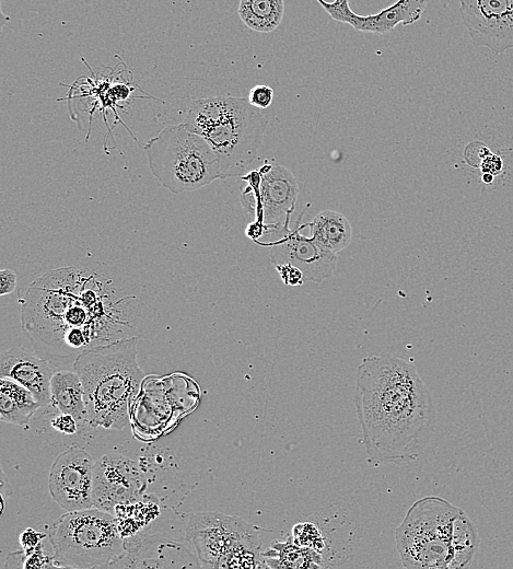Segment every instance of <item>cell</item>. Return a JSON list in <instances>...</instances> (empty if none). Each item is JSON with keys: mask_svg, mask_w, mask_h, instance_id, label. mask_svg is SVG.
<instances>
[{"mask_svg": "<svg viewBox=\"0 0 513 569\" xmlns=\"http://www.w3.org/2000/svg\"><path fill=\"white\" fill-rule=\"evenodd\" d=\"M353 400L370 461H408L422 453L436 413L413 364L390 353L363 358Z\"/></svg>", "mask_w": 513, "mask_h": 569, "instance_id": "6da1fadb", "label": "cell"}, {"mask_svg": "<svg viewBox=\"0 0 513 569\" xmlns=\"http://www.w3.org/2000/svg\"><path fill=\"white\" fill-rule=\"evenodd\" d=\"M45 278L38 279L46 289L45 298L35 293L36 301L27 298L25 302L36 306L23 304L22 309L25 335L36 349L43 346L45 353L65 358L129 337L124 334L129 324L114 318L113 305H106V298L96 297L94 286L98 281L83 290L80 298H73L71 292L67 298V290H62L60 284L59 290L57 287L51 290Z\"/></svg>", "mask_w": 513, "mask_h": 569, "instance_id": "7a4b0ae2", "label": "cell"}, {"mask_svg": "<svg viewBox=\"0 0 513 569\" xmlns=\"http://www.w3.org/2000/svg\"><path fill=\"white\" fill-rule=\"evenodd\" d=\"M138 337H124L79 353V374L91 427L121 430L129 423L130 405L144 378L137 361Z\"/></svg>", "mask_w": 513, "mask_h": 569, "instance_id": "3957f363", "label": "cell"}, {"mask_svg": "<svg viewBox=\"0 0 513 569\" xmlns=\"http://www.w3.org/2000/svg\"><path fill=\"white\" fill-rule=\"evenodd\" d=\"M182 124L209 143L219 161L222 179L245 175L268 127L259 108L247 98L233 96L193 101Z\"/></svg>", "mask_w": 513, "mask_h": 569, "instance_id": "277c9868", "label": "cell"}, {"mask_svg": "<svg viewBox=\"0 0 513 569\" xmlns=\"http://www.w3.org/2000/svg\"><path fill=\"white\" fill-rule=\"evenodd\" d=\"M48 535L57 568H110L126 553L117 518L95 507L62 514Z\"/></svg>", "mask_w": 513, "mask_h": 569, "instance_id": "5b68a950", "label": "cell"}, {"mask_svg": "<svg viewBox=\"0 0 513 569\" xmlns=\"http://www.w3.org/2000/svg\"><path fill=\"white\" fill-rule=\"evenodd\" d=\"M143 150L152 175L173 194L194 191L221 178L209 143L182 123L161 129Z\"/></svg>", "mask_w": 513, "mask_h": 569, "instance_id": "8992f818", "label": "cell"}, {"mask_svg": "<svg viewBox=\"0 0 513 569\" xmlns=\"http://www.w3.org/2000/svg\"><path fill=\"white\" fill-rule=\"evenodd\" d=\"M462 508L438 496L417 500L395 530L396 548L408 569H450L454 522Z\"/></svg>", "mask_w": 513, "mask_h": 569, "instance_id": "52a82bcc", "label": "cell"}, {"mask_svg": "<svg viewBox=\"0 0 513 569\" xmlns=\"http://www.w3.org/2000/svg\"><path fill=\"white\" fill-rule=\"evenodd\" d=\"M259 527L220 512L193 514L185 535L202 568H267Z\"/></svg>", "mask_w": 513, "mask_h": 569, "instance_id": "ba28073f", "label": "cell"}, {"mask_svg": "<svg viewBox=\"0 0 513 569\" xmlns=\"http://www.w3.org/2000/svg\"><path fill=\"white\" fill-rule=\"evenodd\" d=\"M242 205L255 217L263 233L276 236L289 227L295 208L299 185L294 175L282 165L264 164L258 171L242 176Z\"/></svg>", "mask_w": 513, "mask_h": 569, "instance_id": "9c48e42d", "label": "cell"}, {"mask_svg": "<svg viewBox=\"0 0 513 569\" xmlns=\"http://www.w3.org/2000/svg\"><path fill=\"white\" fill-rule=\"evenodd\" d=\"M94 466L92 455L82 448L72 446L61 452L48 477L53 500L67 511L93 508Z\"/></svg>", "mask_w": 513, "mask_h": 569, "instance_id": "30bf717a", "label": "cell"}, {"mask_svg": "<svg viewBox=\"0 0 513 569\" xmlns=\"http://www.w3.org/2000/svg\"><path fill=\"white\" fill-rule=\"evenodd\" d=\"M145 485L137 462L119 454L103 455L94 466V507L114 514L117 507L139 500Z\"/></svg>", "mask_w": 513, "mask_h": 569, "instance_id": "8fae6325", "label": "cell"}, {"mask_svg": "<svg viewBox=\"0 0 513 569\" xmlns=\"http://www.w3.org/2000/svg\"><path fill=\"white\" fill-rule=\"evenodd\" d=\"M459 14L474 46L494 54L513 48V0H460Z\"/></svg>", "mask_w": 513, "mask_h": 569, "instance_id": "7c38bea8", "label": "cell"}, {"mask_svg": "<svg viewBox=\"0 0 513 569\" xmlns=\"http://www.w3.org/2000/svg\"><path fill=\"white\" fill-rule=\"evenodd\" d=\"M265 245L269 247L273 265L291 264L298 267L308 281L320 282L330 277L337 267V254L313 237L302 235L299 229L292 231L288 227Z\"/></svg>", "mask_w": 513, "mask_h": 569, "instance_id": "4fadbf2b", "label": "cell"}, {"mask_svg": "<svg viewBox=\"0 0 513 569\" xmlns=\"http://www.w3.org/2000/svg\"><path fill=\"white\" fill-rule=\"evenodd\" d=\"M316 1L333 20L349 24L357 31L374 34H386L398 24L409 25L417 22L429 2V0H397L378 13L359 15L351 10L349 0Z\"/></svg>", "mask_w": 513, "mask_h": 569, "instance_id": "5bb4252c", "label": "cell"}, {"mask_svg": "<svg viewBox=\"0 0 513 569\" xmlns=\"http://www.w3.org/2000/svg\"><path fill=\"white\" fill-rule=\"evenodd\" d=\"M125 555L110 568L201 567L198 558L179 542L165 535L125 537Z\"/></svg>", "mask_w": 513, "mask_h": 569, "instance_id": "9a60e30c", "label": "cell"}, {"mask_svg": "<svg viewBox=\"0 0 513 569\" xmlns=\"http://www.w3.org/2000/svg\"><path fill=\"white\" fill-rule=\"evenodd\" d=\"M53 368L48 361L23 347H13L0 356V376L30 390L42 407L50 406Z\"/></svg>", "mask_w": 513, "mask_h": 569, "instance_id": "2e32d148", "label": "cell"}, {"mask_svg": "<svg viewBox=\"0 0 513 569\" xmlns=\"http://www.w3.org/2000/svg\"><path fill=\"white\" fill-rule=\"evenodd\" d=\"M50 406L58 413L72 415L78 422H88L83 385L75 371L54 372L50 380Z\"/></svg>", "mask_w": 513, "mask_h": 569, "instance_id": "e0dca14e", "label": "cell"}, {"mask_svg": "<svg viewBox=\"0 0 513 569\" xmlns=\"http://www.w3.org/2000/svg\"><path fill=\"white\" fill-rule=\"evenodd\" d=\"M42 407L34 394L18 382L0 376L1 420L25 426Z\"/></svg>", "mask_w": 513, "mask_h": 569, "instance_id": "ac0fdd59", "label": "cell"}, {"mask_svg": "<svg viewBox=\"0 0 513 569\" xmlns=\"http://www.w3.org/2000/svg\"><path fill=\"white\" fill-rule=\"evenodd\" d=\"M307 225L310 236L336 254L345 249L352 240L349 220L334 210L318 212Z\"/></svg>", "mask_w": 513, "mask_h": 569, "instance_id": "d6986e66", "label": "cell"}, {"mask_svg": "<svg viewBox=\"0 0 513 569\" xmlns=\"http://www.w3.org/2000/svg\"><path fill=\"white\" fill-rule=\"evenodd\" d=\"M263 557L267 568H322L324 567L320 551L298 545L291 537L285 541H275Z\"/></svg>", "mask_w": 513, "mask_h": 569, "instance_id": "ffe728a7", "label": "cell"}, {"mask_svg": "<svg viewBox=\"0 0 513 569\" xmlns=\"http://www.w3.org/2000/svg\"><path fill=\"white\" fill-rule=\"evenodd\" d=\"M237 12L248 28L258 33H270L282 22L284 1L240 0Z\"/></svg>", "mask_w": 513, "mask_h": 569, "instance_id": "44dd1931", "label": "cell"}, {"mask_svg": "<svg viewBox=\"0 0 513 569\" xmlns=\"http://www.w3.org/2000/svg\"><path fill=\"white\" fill-rule=\"evenodd\" d=\"M477 527L463 510L454 522L452 537L453 558L450 569L466 567L479 547Z\"/></svg>", "mask_w": 513, "mask_h": 569, "instance_id": "7402d4cb", "label": "cell"}, {"mask_svg": "<svg viewBox=\"0 0 513 569\" xmlns=\"http://www.w3.org/2000/svg\"><path fill=\"white\" fill-rule=\"evenodd\" d=\"M292 539L300 546L322 551L326 544L318 527L311 522L296 523L291 532Z\"/></svg>", "mask_w": 513, "mask_h": 569, "instance_id": "603a6c76", "label": "cell"}, {"mask_svg": "<svg viewBox=\"0 0 513 569\" xmlns=\"http://www.w3.org/2000/svg\"><path fill=\"white\" fill-rule=\"evenodd\" d=\"M247 100L253 106L265 109L272 103L273 90L265 84L255 85L250 89Z\"/></svg>", "mask_w": 513, "mask_h": 569, "instance_id": "cb8c5ba5", "label": "cell"}, {"mask_svg": "<svg viewBox=\"0 0 513 569\" xmlns=\"http://www.w3.org/2000/svg\"><path fill=\"white\" fill-rule=\"evenodd\" d=\"M275 268L278 271L281 280L287 286H300L303 283V280H305L303 272L291 264H278L275 265Z\"/></svg>", "mask_w": 513, "mask_h": 569, "instance_id": "d4e9b609", "label": "cell"}, {"mask_svg": "<svg viewBox=\"0 0 513 569\" xmlns=\"http://www.w3.org/2000/svg\"><path fill=\"white\" fill-rule=\"evenodd\" d=\"M78 420L70 414L58 413L51 419V427L65 434H73L78 431Z\"/></svg>", "mask_w": 513, "mask_h": 569, "instance_id": "484cf974", "label": "cell"}, {"mask_svg": "<svg viewBox=\"0 0 513 569\" xmlns=\"http://www.w3.org/2000/svg\"><path fill=\"white\" fill-rule=\"evenodd\" d=\"M43 537V533L36 532L32 529L25 530L20 537V542L25 554H30L39 547L42 545L40 541Z\"/></svg>", "mask_w": 513, "mask_h": 569, "instance_id": "4316f807", "label": "cell"}, {"mask_svg": "<svg viewBox=\"0 0 513 569\" xmlns=\"http://www.w3.org/2000/svg\"><path fill=\"white\" fill-rule=\"evenodd\" d=\"M18 276L12 269L0 270V294L5 295L13 292L16 288Z\"/></svg>", "mask_w": 513, "mask_h": 569, "instance_id": "83f0119b", "label": "cell"}, {"mask_svg": "<svg viewBox=\"0 0 513 569\" xmlns=\"http://www.w3.org/2000/svg\"><path fill=\"white\" fill-rule=\"evenodd\" d=\"M482 179H483L486 183H491L492 179H493V175L490 174V173H483V175H482Z\"/></svg>", "mask_w": 513, "mask_h": 569, "instance_id": "f1b7e54d", "label": "cell"}]
</instances>
